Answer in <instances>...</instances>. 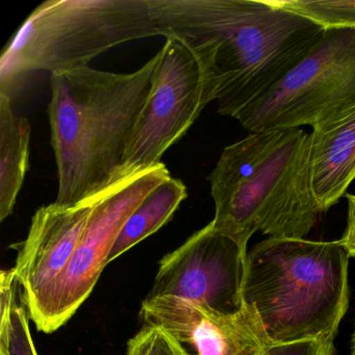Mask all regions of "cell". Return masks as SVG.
<instances>
[{
  "label": "cell",
  "instance_id": "6da1fadb",
  "mask_svg": "<svg viewBox=\"0 0 355 355\" xmlns=\"http://www.w3.org/2000/svg\"><path fill=\"white\" fill-rule=\"evenodd\" d=\"M159 36L198 60L218 113L236 119L275 86L324 28L272 0H147Z\"/></svg>",
  "mask_w": 355,
  "mask_h": 355
},
{
  "label": "cell",
  "instance_id": "7a4b0ae2",
  "mask_svg": "<svg viewBox=\"0 0 355 355\" xmlns=\"http://www.w3.org/2000/svg\"><path fill=\"white\" fill-rule=\"evenodd\" d=\"M159 55L132 73L83 67L51 74V144L57 200L74 207L119 182L124 155L153 87Z\"/></svg>",
  "mask_w": 355,
  "mask_h": 355
},
{
  "label": "cell",
  "instance_id": "3957f363",
  "mask_svg": "<svg viewBox=\"0 0 355 355\" xmlns=\"http://www.w3.org/2000/svg\"><path fill=\"white\" fill-rule=\"evenodd\" d=\"M207 180L214 228L246 251L257 232L304 239L323 213L311 187V137L302 128L251 132L223 149Z\"/></svg>",
  "mask_w": 355,
  "mask_h": 355
},
{
  "label": "cell",
  "instance_id": "277c9868",
  "mask_svg": "<svg viewBox=\"0 0 355 355\" xmlns=\"http://www.w3.org/2000/svg\"><path fill=\"white\" fill-rule=\"evenodd\" d=\"M349 254L340 241L269 238L246 259L243 300L271 344L334 340L349 304Z\"/></svg>",
  "mask_w": 355,
  "mask_h": 355
},
{
  "label": "cell",
  "instance_id": "5b68a950",
  "mask_svg": "<svg viewBox=\"0 0 355 355\" xmlns=\"http://www.w3.org/2000/svg\"><path fill=\"white\" fill-rule=\"evenodd\" d=\"M155 36L147 0H47L3 49L0 93L12 97L35 72L87 67L118 45Z\"/></svg>",
  "mask_w": 355,
  "mask_h": 355
},
{
  "label": "cell",
  "instance_id": "8992f818",
  "mask_svg": "<svg viewBox=\"0 0 355 355\" xmlns=\"http://www.w3.org/2000/svg\"><path fill=\"white\" fill-rule=\"evenodd\" d=\"M355 109V28H326L290 71L236 118L250 132L327 123Z\"/></svg>",
  "mask_w": 355,
  "mask_h": 355
},
{
  "label": "cell",
  "instance_id": "52a82bcc",
  "mask_svg": "<svg viewBox=\"0 0 355 355\" xmlns=\"http://www.w3.org/2000/svg\"><path fill=\"white\" fill-rule=\"evenodd\" d=\"M170 176L161 163L115 182L99 195L71 261L28 313L38 330L55 332L84 304L109 265L112 249L128 218L147 194Z\"/></svg>",
  "mask_w": 355,
  "mask_h": 355
},
{
  "label": "cell",
  "instance_id": "ba28073f",
  "mask_svg": "<svg viewBox=\"0 0 355 355\" xmlns=\"http://www.w3.org/2000/svg\"><path fill=\"white\" fill-rule=\"evenodd\" d=\"M153 87L132 130L118 180L155 167L211 103L205 73L180 41L166 39Z\"/></svg>",
  "mask_w": 355,
  "mask_h": 355
},
{
  "label": "cell",
  "instance_id": "9c48e42d",
  "mask_svg": "<svg viewBox=\"0 0 355 355\" xmlns=\"http://www.w3.org/2000/svg\"><path fill=\"white\" fill-rule=\"evenodd\" d=\"M247 253L211 222L161 259L147 297H175L227 315L240 313Z\"/></svg>",
  "mask_w": 355,
  "mask_h": 355
},
{
  "label": "cell",
  "instance_id": "30bf717a",
  "mask_svg": "<svg viewBox=\"0 0 355 355\" xmlns=\"http://www.w3.org/2000/svg\"><path fill=\"white\" fill-rule=\"evenodd\" d=\"M140 315L145 325L169 334L186 355H261L273 345L247 306L227 315L175 297H146Z\"/></svg>",
  "mask_w": 355,
  "mask_h": 355
},
{
  "label": "cell",
  "instance_id": "8fae6325",
  "mask_svg": "<svg viewBox=\"0 0 355 355\" xmlns=\"http://www.w3.org/2000/svg\"><path fill=\"white\" fill-rule=\"evenodd\" d=\"M98 196L74 207L51 203L33 216L13 268L28 313L71 261Z\"/></svg>",
  "mask_w": 355,
  "mask_h": 355
},
{
  "label": "cell",
  "instance_id": "7c38bea8",
  "mask_svg": "<svg viewBox=\"0 0 355 355\" xmlns=\"http://www.w3.org/2000/svg\"><path fill=\"white\" fill-rule=\"evenodd\" d=\"M311 137V178L321 211L346 196L355 180V109L322 125Z\"/></svg>",
  "mask_w": 355,
  "mask_h": 355
},
{
  "label": "cell",
  "instance_id": "4fadbf2b",
  "mask_svg": "<svg viewBox=\"0 0 355 355\" xmlns=\"http://www.w3.org/2000/svg\"><path fill=\"white\" fill-rule=\"evenodd\" d=\"M31 125L16 116L11 97L0 93V221L15 209L30 161Z\"/></svg>",
  "mask_w": 355,
  "mask_h": 355
},
{
  "label": "cell",
  "instance_id": "5bb4252c",
  "mask_svg": "<svg viewBox=\"0 0 355 355\" xmlns=\"http://www.w3.org/2000/svg\"><path fill=\"white\" fill-rule=\"evenodd\" d=\"M188 197L184 182L170 176L147 194L124 224L109 257V263L163 227Z\"/></svg>",
  "mask_w": 355,
  "mask_h": 355
},
{
  "label": "cell",
  "instance_id": "9a60e30c",
  "mask_svg": "<svg viewBox=\"0 0 355 355\" xmlns=\"http://www.w3.org/2000/svg\"><path fill=\"white\" fill-rule=\"evenodd\" d=\"M14 269L0 275V355H38Z\"/></svg>",
  "mask_w": 355,
  "mask_h": 355
},
{
  "label": "cell",
  "instance_id": "2e32d148",
  "mask_svg": "<svg viewBox=\"0 0 355 355\" xmlns=\"http://www.w3.org/2000/svg\"><path fill=\"white\" fill-rule=\"evenodd\" d=\"M326 28H355V0H272Z\"/></svg>",
  "mask_w": 355,
  "mask_h": 355
},
{
  "label": "cell",
  "instance_id": "e0dca14e",
  "mask_svg": "<svg viewBox=\"0 0 355 355\" xmlns=\"http://www.w3.org/2000/svg\"><path fill=\"white\" fill-rule=\"evenodd\" d=\"M126 355H186V352L162 328L145 325L128 342Z\"/></svg>",
  "mask_w": 355,
  "mask_h": 355
},
{
  "label": "cell",
  "instance_id": "ac0fdd59",
  "mask_svg": "<svg viewBox=\"0 0 355 355\" xmlns=\"http://www.w3.org/2000/svg\"><path fill=\"white\" fill-rule=\"evenodd\" d=\"M334 340H313L271 345L261 355H334Z\"/></svg>",
  "mask_w": 355,
  "mask_h": 355
},
{
  "label": "cell",
  "instance_id": "d6986e66",
  "mask_svg": "<svg viewBox=\"0 0 355 355\" xmlns=\"http://www.w3.org/2000/svg\"><path fill=\"white\" fill-rule=\"evenodd\" d=\"M348 202V218L344 236L340 242L348 252L349 257H355V195L346 194Z\"/></svg>",
  "mask_w": 355,
  "mask_h": 355
},
{
  "label": "cell",
  "instance_id": "ffe728a7",
  "mask_svg": "<svg viewBox=\"0 0 355 355\" xmlns=\"http://www.w3.org/2000/svg\"><path fill=\"white\" fill-rule=\"evenodd\" d=\"M351 355H355V328L352 336V350H351Z\"/></svg>",
  "mask_w": 355,
  "mask_h": 355
}]
</instances>
